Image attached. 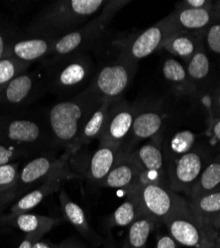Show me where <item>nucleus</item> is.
I'll return each instance as SVG.
<instances>
[{
  "label": "nucleus",
  "mask_w": 220,
  "mask_h": 248,
  "mask_svg": "<svg viewBox=\"0 0 220 248\" xmlns=\"http://www.w3.org/2000/svg\"><path fill=\"white\" fill-rule=\"evenodd\" d=\"M215 232H216V238H217V240L220 241V222H219V224L215 227Z\"/></svg>",
  "instance_id": "obj_46"
},
{
  "label": "nucleus",
  "mask_w": 220,
  "mask_h": 248,
  "mask_svg": "<svg viewBox=\"0 0 220 248\" xmlns=\"http://www.w3.org/2000/svg\"><path fill=\"white\" fill-rule=\"evenodd\" d=\"M204 33H190V32H174L168 36L163 43L161 50H166L174 57L182 59L188 64L204 44Z\"/></svg>",
  "instance_id": "obj_22"
},
{
  "label": "nucleus",
  "mask_w": 220,
  "mask_h": 248,
  "mask_svg": "<svg viewBox=\"0 0 220 248\" xmlns=\"http://www.w3.org/2000/svg\"><path fill=\"white\" fill-rule=\"evenodd\" d=\"M44 236V234L41 233H31V234H26L24 239L22 240L21 244L18 246V248H32L33 244L41 239Z\"/></svg>",
  "instance_id": "obj_39"
},
{
  "label": "nucleus",
  "mask_w": 220,
  "mask_h": 248,
  "mask_svg": "<svg viewBox=\"0 0 220 248\" xmlns=\"http://www.w3.org/2000/svg\"><path fill=\"white\" fill-rule=\"evenodd\" d=\"M59 248H84V247L78 245L77 243H75L73 241L66 240V241H63L62 243L59 244Z\"/></svg>",
  "instance_id": "obj_42"
},
{
  "label": "nucleus",
  "mask_w": 220,
  "mask_h": 248,
  "mask_svg": "<svg viewBox=\"0 0 220 248\" xmlns=\"http://www.w3.org/2000/svg\"><path fill=\"white\" fill-rule=\"evenodd\" d=\"M213 2L209 0H184L176 5V9H206L212 11Z\"/></svg>",
  "instance_id": "obj_37"
},
{
  "label": "nucleus",
  "mask_w": 220,
  "mask_h": 248,
  "mask_svg": "<svg viewBox=\"0 0 220 248\" xmlns=\"http://www.w3.org/2000/svg\"><path fill=\"white\" fill-rule=\"evenodd\" d=\"M59 200L64 219L69 221L85 238L96 242L98 236L90 227L85 211L69 197L65 190L59 193Z\"/></svg>",
  "instance_id": "obj_23"
},
{
  "label": "nucleus",
  "mask_w": 220,
  "mask_h": 248,
  "mask_svg": "<svg viewBox=\"0 0 220 248\" xmlns=\"http://www.w3.org/2000/svg\"><path fill=\"white\" fill-rule=\"evenodd\" d=\"M32 248H59V244H53L51 242H48V241H42L41 239L36 241Z\"/></svg>",
  "instance_id": "obj_41"
},
{
  "label": "nucleus",
  "mask_w": 220,
  "mask_h": 248,
  "mask_svg": "<svg viewBox=\"0 0 220 248\" xmlns=\"http://www.w3.org/2000/svg\"><path fill=\"white\" fill-rule=\"evenodd\" d=\"M47 90L58 95H67L91 80L93 62L87 52L63 57H49L41 62Z\"/></svg>",
  "instance_id": "obj_4"
},
{
  "label": "nucleus",
  "mask_w": 220,
  "mask_h": 248,
  "mask_svg": "<svg viewBox=\"0 0 220 248\" xmlns=\"http://www.w3.org/2000/svg\"><path fill=\"white\" fill-rule=\"evenodd\" d=\"M156 248H178V244L170 234H161L157 238Z\"/></svg>",
  "instance_id": "obj_38"
},
{
  "label": "nucleus",
  "mask_w": 220,
  "mask_h": 248,
  "mask_svg": "<svg viewBox=\"0 0 220 248\" xmlns=\"http://www.w3.org/2000/svg\"><path fill=\"white\" fill-rule=\"evenodd\" d=\"M19 35L16 26L0 17V60L8 56L13 42Z\"/></svg>",
  "instance_id": "obj_34"
},
{
  "label": "nucleus",
  "mask_w": 220,
  "mask_h": 248,
  "mask_svg": "<svg viewBox=\"0 0 220 248\" xmlns=\"http://www.w3.org/2000/svg\"><path fill=\"white\" fill-rule=\"evenodd\" d=\"M215 242H216V235L208 238L201 247H198V248H214Z\"/></svg>",
  "instance_id": "obj_43"
},
{
  "label": "nucleus",
  "mask_w": 220,
  "mask_h": 248,
  "mask_svg": "<svg viewBox=\"0 0 220 248\" xmlns=\"http://www.w3.org/2000/svg\"><path fill=\"white\" fill-rule=\"evenodd\" d=\"M103 100L88 86L75 96L53 105L45 116L55 146L73 151L88 119Z\"/></svg>",
  "instance_id": "obj_2"
},
{
  "label": "nucleus",
  "mask_w": 220,
  "mask_h": 248,
  "mask_svg": "<svg viewBox=\"0 0 220 248\" xmlns=\"http://www.w3.org/2000/svg\"><path fill=\"white\" fill-rule=\"evenodd\" d=\"M129 1H107L103 10L83 25L56 39L51 57H63L86 52L94 47L103 38L115 14Z\"/></svg>",
  "instance_id": "obj_5"
},
{
  "label": "nucleus",
  "mask_w": 220,
  "mask_h": 248,
  "mask_svg": "<svg viewBox=\"0 0 220 248\" xmlns=\"http://www.w3.org/2000/svg\"><path fill=\"white\" fill-rule=\"evenodd\" d=\"M210 68V61L203 44L186 66L188 75L195 88L198 82H203L208 78Z\"/></svg>",
  "instance_id": "obj_31"
},
{
  "label": "nucleus",
  "mask_w": 220,
  "mask_h": 248,
  "mask_svg": "<svg viewBox=\"0 0 220 248\" xmlns=\"http://www.w3.org/2000/svg\"><path fill=\"white\" fill-rule=\"evenodd\" d=\"M169 234L178 244L191 248L201 247L208 238L216 235L212 226L205 223L187 202L164 222Z\"/></svg>",
  "instance_id": "obj_7"
},
{
  "label": "nucleus",
  "mask_w": 220,
  "mask_h": 248,
  "mask_svg": "<svg viewBox=\"0 0 220 248\" xmlns=\"http://www.w3.org/2000/svg\"><path fill=\"white\" fill-rule=\"evenodd\" d=\"M137 198L145 215L158 223L165 220L187 201L172 191L169 186L160 183H146L126 193Z\"/></svg>",
  "instance_id": "obj_10"
},
{
  "label": "nucleus",
  "mask_w": 220,
  "mask_h": 248,
  "mask_svg": "<svg viewBox=\"0 0 220 248\" xmlns=\"http://www.w3.org/2000/svg\"><path fill=\"white\" fill-rule=\"evenodd\" d=\"M210 130L213 137L220 142V118L210 115Z\"/></svg>",
  "instance_id": "obj_40"
},
{
  "label": "nucleus",
  "mask_w": 220,
  "mask_h": 248,
  "mask_svg": "<svg viewBox=\"0 0 220 248\" xmlns=\"http://www.w3.org/2000/svg\"><path fill=\"white\" fill-rule=\"evenodd\" d=\"M214 107H215V109H216L218 115H220V89L218 90V92L215 95V98H214Z\"/></svg>",
  "instance_id": "obj_44"
},
{
  "label": "nucleus",
  "mask_w": 220,
  "mask_h": 248,
  "mask_svg": "<svg viewBox=\"0 0 220 248\" xmlns=\"http://www.w3.org/2000/svg\"><path fill=\"white\" fill-rule=\"evenodd\" d=\"M21 161L0 166V213L7 205V199L15 187Z\"/></svg>",
  "instance_id": "obj_32"
},
{
  "label": "nucleus",
  "mask_w": 220,
  "mask_h": 248,
  "mask_svg": "<svg viewBox=\"0 0 220 248\" xmlns=\"http://www.w3.org/2000/svg\"><path fill=\"white\" fill-rule=\"evenodd\" d=\"M42 66L13 78L0 92V113H18L47 92Z\"/></svg>",
  "instance_id": "obj_6"
},
{
  "label": "nucleus",
  "mask_w": 220,
  "mask_h": 248,
  "mask_svg": "<svg viewBox=\"0 0 220 248\" xmlns=\"http://www.w3.org/2000/svg\"><path fill=\"white\" fill-rule=\"evenodd\" d=\"M143 215L145 213L137 198L131 194H126V200L110 216L109 226L128 227Z\"/></svg>",
  "instance_id": "obj_28"
},
{
  "label": "nucleus",
  "mask_w": 220,
  "mask_h": 248,
  "mask_svg": "<svg viewBox=\"0 0 220 248\" xmlns=\"http://www.w3.org/2000/svg\"><path fill=\"white\" fill-rule=\"evenodd\" d=\"M136 70L137 64L118 56L94 73L88 87L103 99H119L130 87Z\"/></svg>",
  "instance_id": "obj_8"
},
{
  "label": "nucleus",
  "mask_w": 220,
  "mask_h": 248,
  "mask_svg": "<svg viewBox=\"0 0 220 248\" xmlns=\"http://www.w3.org/2000/svg\"><path fill=\"white\" fill-rule=\"evenodd\" d=\"M120 147L108 143H99L98 148L92 154L88 170V180L95 186H101L112 168L122 156Z\"/></svg>",
  "instance_id": "obj_20"
},
{
  "label": "nucleus",
  "mask_w": 220,
  "mask_h": 248,
  "mask_svg": "<svg viewBox=\"0 0 220 248\" xmlns=\"http://www.w3.org/2000/svg\"><path fill=\"white\" fill-rule=\"evenodd\" d=\"M77 176L72 172L69 166V161L65 162L53 173L39 187L35 188L28 194L17 200L12 203L10 213L8 215H19L23 213H29L34 210L38 204L41 203L48 196L58 192L61 189L62 185L71 179L76 178Z\"/></svg>",
  "instance_id": "obj_14"
},
{
  "label": "nucleus",
  "mask_w": 220,
  "mask_h": 248,
  "mask_svg": "<svg viewBox=\"0 0 220 248\" xmlns=\"http://www.w3.org/2000/svg\"><path fill=\"white\" fill-rule=\"evenodd\" d=\"M163 127V117L161 113L154 109L137 110L128 138L122 146V152L131 153L137 144L141 141L152 139L160 135Z\"/></svg>",
  "instance_id": "obj_17"
},
{
  "label": "nucleus",
  "mask_w": 220,
  "mask_h": 248,
  "mask_svg": "<svg viewBox=\"0 0 220 248\" xmlns=\"http://www.w3.org/2000/svg\"><path fill=\"white\" fill-rule=\"evenodd\" d=\"M30 67V64L24 63L11 56H6L0 60V92L13 78L28 71Z\"/></svg>",
  "instance_id": "obj_33"
},
{
  "label": "nucleus",
  "mask_w": 220,
  "mask_h": 248,
  "mask_svg": "<svg viewBox=\"0 0 220 248\" xmlns=\"http://www.w3.org/2000/svg\"><path fill=\"white\" fill-rule=\"evenodd\" d=\"M212 12L215 15V17L220 19V1L213 2V7H212Z\"/></svg>",
  "instance_id": "obj_45"
},
{
  "label": "nucleus",
  "mask_w": 220,
  "mask_h": 248,
  "mask_svg": "<svg viewBox=\"0 0 220 248\" xmlns=\"http://www.w3.org/2000/svg\"><path fill=\"white\" fill-rule=\"evenodd\" d=\"M142 184V173L130 153H123L99 187L128 193Z\"/></svg>",
  "instance_id": "obj_18"
},
{
  "label": "nucleus",
  "mask_w": 220,
  "mask_h": 248,
  "mask_svg": "<svg viewBox=\"0 0 220 248\" xmlns=\"http://www.w3.org/2000/svg\"><path fill=\"white\" fill-rule=\"evenodd\" d=\"M220 190V155L209 161L189 193L190 200Z\"/></svg>",
  "instance_id": "obj_25"
},
{
  "label": "nucleus",
  "mask_w": 220,
  "mask_h": 248,
  "mask_svg": "<svg viewBox=\"0 0 220 248\" xmlns=\"http://www.w3.org/2000/svg\"><path fill=\"white\" fill-rule=\"evenodd\" d=\"M56 39L42 36H30L20 33L14 41L8 56L32 65L51 57Z\"/></svg>",
  "instance_id": "obj_16"
},
{
  "label": "nucleus",
  "mask_w": 220,
  "mask_h": 248,
  "mask_svg": "<svg viewBox=\"0 0 220 248\" xmlns=\"http://www.w3.org/2000/svg\"><path fill=\"white\" fill-rule=\"evenodd\" d=\"M162 72L166 80L179 93L189 94L196 90L188 75L186 67L175 57H169L164 61Z\"/></svg>",
  "instance_id": "obj_26"
},
{
  "label": "nucleus",
  "mask_w": 220,
  "mask_h": 248,
  "mask_svg": "<svg viewBox=\"0 0 220 248\" xmlns=\"http://www.w3.org/2000/svg\"><path fill=\"white\" fill-rule=\"evenodd\" d=\"M208 154L193 148L189 153L169 164L168 186L175 193L189 195L208 161Z\"/></svg>",
  "instance_id": "obj_11"
},
{
  "label": "nucleus",
  "mask_w": 220,
  "mask_h": 248,
  "mask_svg": "<svg viewBox=\"0 0 220 248\" xmlns=\"http://www.w3.org/2000/svg\"><path fill=\"white\" fill-rule=\"evenodd\" d=\"M0 142L26 149L33 154L56 148L45 114L41 117L23 113H0Z\"/></svg>",
  "instance_id": "obj_3"
},
{
  "label": "nucleus",
  "mask_w": 220,
  "mask_h": 248,
  "mask_svg": "<svg viewBox=\"0 0 220 248\" xmlns=\"http://www.w3.org/2000/svg\"><path fill=\"white\" fill-rule=\"evenodd\" d=\"M214 248H220V241H219V240H217V238H216V242H215Z\"/></svg>",
  "instance_id": "obj_47"
},
{
  "label": "nucleus",
  "mask_w": 220,
  "mask_h": 248,
  "mask_svg": "<svg viewBox=\"0 0 220 248\" xmlns=\"http://www.w3.org/2000/svg\"><path fill=\"white\" fill-rule=\"evenodd\" d=\"M135 117V108L123 97L112 100L105 125L98 138L99 143H108L122 149L128 138Z\"/></svg>",
  "instance_id": "obj_13"
},
{
  "label": "nucleus",
  "mask_w": 220,
  "mask_h": 248,
  "mask_svg": "<svg viewBox=\"0 0 220 248\" xmlns=\"http://www.w3.org/2000/svg\"><path fill=\"white\" fill-rule=\"evenodd\" d=\"M196 135L190 130H182L175 133L167 146H163L165 160L170 163L181 158L194 148Z\"/></svg>",
  "instance_id": "obj_30"
},
{
  "label": "nucleus",
  "mask_w": 220,
  "mask_h": 248,
  "mask_svg": "<svg viewBox=\"0 0 220 248\" xmlns=\"http://www.w3.org/2000/svg\"><path fill=\"white\" fill-rule=\"evenodd\" d=\"M211 10L206 9H175L166 17L169 28L174 32L204 33L215 20Z\"/></svg>",
  "instance_id": "obj_19"
},
{
  "label": "nucleus",
  "mask_w": 220,
  "mask_h": 248,
  "mask_svg": "<svg viewBox=\"0 0 220 248\" xmlns=\"http://www.w3.org/2000/svg\"><path fill=\"white\" fill-rule=\"evenodd\" d=\"M130 154L141 170L142 184H166V160L161 136L158 135L152 138L150 142L134 149Z\"/></svg>",
  "instance_id": "obj_15"
},
{
  "label": "nucleus",
  "mask_w": 220,
  "mask_h": 248,
  "mask_svg": "<svg viewBox=\"0 0 220 248\" xmlns=\"http://www.w3.org/2000/svg\"><path fill=\"white\" fill-rule=\"evenodd\" d=\"M110 103L111 100L104 99L102 105L89 116L73 147V153H75L84 145H88V144H89L93 140H98L105 125Z\"/></svg>",
  "instance_id": "obj_24"
},
{
  "label": "nucleus",
  "mask_w": 220,
  "mask_h": 248,
  "mask_svg": "<svg viewBox=\"0 0 220 248\" xmlns=\"http://www.w3.org/2000/svg\"><path fill=\"white\" fill-rule=\"evenodd\" d=\"M104 0H59L39 12L24 35L58 39L88 23L103 10Z\"/></svg>",
  "instance_id": "obj_1"
},
{
  "label": "nucleus",
  "mask_w": 220,
  "mask_h": 248,
  "mask_svg": "<svg viewBox=\"0 0 220 248\" xmlns=\"http://www.w3.org/2000/svg\"><path fill=\"white\" fill-rule=\"evenodd\" d=\"M172 34L166 18L152 25L136 36L129 38L120 46L118 56L138 65L141 61L154 52L161 50L168 36Z\"/></svg>",
  "instance_id": "obj_12"
},
{
  "label": "nucleus",
  "mask_w": 220,
  "mask_h": 248,
  "mask_svg": "<svg viewBox=\"0 0 220 248\" xmlns=\"http://www.w3.org/2000/svg\"><path fill=\"white\" fill-rule=\"evenodd\" d=\"M0 216H1V213H0Z\"/></svg>",
  "instance_id": "obj_48"
},
{
  "label": "nucleus",
  "mask_w": 220,
  "mask_h": 248,
  "mask_svg": "<svg viewBox=\"0 0 220 248\" xmlns=\"http://www.w3.org/2000/svg\"><path fill=\"white\" fill-rule=\"evenodd\" d=\"M64 220V218L35 215L31 212L13 216H0V224H6L15 227V229L26 234L41 233L45 235L53 227L62 223Z\"/></svg>",
  "instance_id": "obj_21"
},
{
  "label": "nucleus",
  "mask_w": 220,
  "mask_h": 248,
  "mask_svg": "<svg viewBox=\"0 0 220 248\" xmlns=\"http://www.w3.org/2000/svg\"><path fill=\"white\" fill-rule=\"evenodd\" d=\"M72 154H73V151L68 149L59 157H56L54 153L50 151L39 155L26 163L23 168L19 171L15 187L7 199V204L15 202L24 195L39 187L51 173L65 162L70 161Z\"/></svg>",
  "instance_id": "obj_9"
},
{
  "label": "nucleus",
  "mask_w": 220,
  "mask_h": 248,
  "mask_svg": "<svg viewBox=\"0 0 220 248\" xmlns=\"http://www.w3.org/2000/svg\"><path fill=\"white\" fill-rule=\"evenodd\" d=\"M204 45L212 54L220 56V19L215 18L214 21L206 28L203 34Z\"/></svg>",
  "instance_id": "obj_36"
},
{
  "label": "nucleus",
  "mask_w": 220,
  "mask_h": 248,
  "mask_svg": "<svg viewBox=\"0 0 220 248\" xmlns=\"http://www.w3.org/2000/svg\"><path fill=\"white\" fill-rule=\"evenodd\" d=\"M31 155H33V153L26 149L0 142V166L19 162Z\"/></svg>",
  "instance_id": "obj_35"
},
{
  "label": "nucleus",
  "mask_w": 220,
  "mask_h": 248,
  "mask_svg": "<svg viewBox=\"0 0 220 248\" xmlns=\"http://www.w3.org/2000/svg\"><path fill=\"white\" fill-rule=\"evenodd\" d=\"M189 202L192 211L215 230L220 222V190L190 200Z\"/></svg>",
  "instance_id": "obj_27"
},
{
  "label": "nucleus",
  "mask_w": 220,
  "mask_h": 248,
  "mask_svg": "<svg viewBox=\"0 0 220 248\" xmlns=\"http://www.w3.org/2000/svg\"><path fill=\"white\" fill-rule=\"evenodd\" d=\"M158 222L147 215H143L128 226L125 238L126 248H146L150 234Z\"/></svg>",
  "instance_id": "obj_29"
}]
</instances>
